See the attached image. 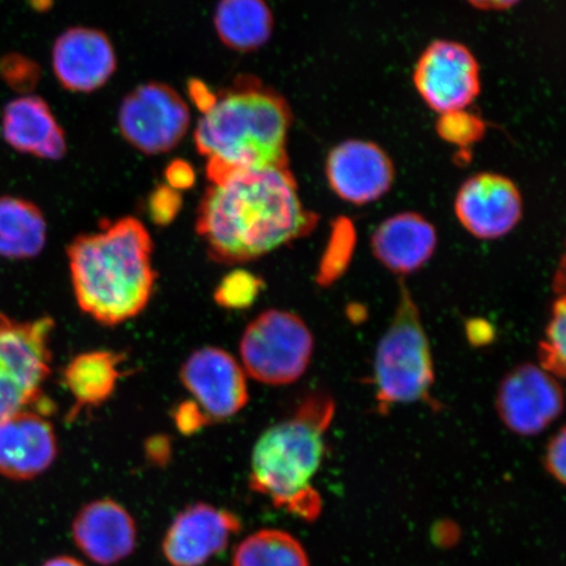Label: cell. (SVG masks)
Here are the masks:
<instances>
[{
	"instance_id": "obj_1",
	"label": "cell",
	"mask_w": 566,
	"mask_h": 566,
	"mask_svg": "<svg viewBox=\"0 0 566 566\" xmlns=\"http://www.w3.org/2000/svg\"><path fill=\"white\" fill-rule=\"evenodd\" d=\"M316 223L289 166L268 167L211 182L198 208L196 231L212 261L237 265L307 237Z\"/></svg>"
},
{
	"instance_id": "obj_2",
	"label": "cell",
	"mask_w": 566,
	"mask_h": 566,
	"mask_svg": "<svg viewBox=\"0 0 566 566\" xmlns=\"http://www.w3.org/2000/svg\"><path fill=\"white\" fill-rule=\"evenodd\" d=\"M153 251L150 232L133 217L75 238L67 259L77 306L106 327L138 316L157 281Z\"/></svg>"
},
{
	"instance_id": "obj_3",
	"label": "cell",
	"mask_w": 566,
	"mask_h": 566,
	"mask_svg": "<svg viewBox=\"0 0 566 566\" xmlns=\"http://www.w3.org/2000/svg\"><path fill=\"white\" fill-rule=\"evenodd\" d=\"M290 127L285 98L254 77H239L216 95L195 130L210 184L237 172L289 166Z\"/></svg>"
},
{
	"instance_id": "obj_4",
	"label": "cell",
	"mask_w": 566,
	"mask_h": 566,
	"mask_svg": "<svg viewBox=\"0 0 566 566\" xmlns=\"http://www.w3.org/2000/svg\"><path fill=\"white\" fill-rule=\"evenodd\" d=\"M335 412V400L316 392L289 419L265 430L252 451L251 490L290 514L314 521L322 512V499L313 481L325 457V436Z\"/></svg>"
},
{
	"instance_id": "obj_5",
	"label": "cell",
	"mask_w": 566,
	"mask_h": 566,
	"mask_svg": "<svg viewBox=\"0 0 566 566\" xmlns=\"http://www.w3.org/2000/svg\"><path fill=\"white\" fill-rule=\"evenodd\" d=\"M434 380L433 354L420 310L401 281L398 306L375 353L374 386L379 412L428 401Z\"/></svg>"
},
{
	"instance_id": "obj_6",
	"label": "cell",
	"mask_w": 566,
	"mask_h": 566,
	"mask_svg": "<svg viewBox=\"0 0 566 566\" xmlns=\"http://www.w3.org/2000/svg\"><path fill=\"white\" fill-rule=\"evenodd\" d=\"M52 317L20 322L0 314V420L34 409L51 374Z\"/></svg>"
},
{
	"instance_id": "obj_7",
	"label": "cell",
	"mask_w": 566,
	"mask_h": 566,
	"mask_svg": "<svg viewBox=\"0 0 566 566\" xmlns=\"http://www.w3.org/2000/svg\"><path fill=\"white\" fill-rule=\"evenodd\" d=\"M314 349V336L303 318L289 311L268 310L248 325L239 350L251 378L269 386H286L307 371Z\"/></svg>"
},
{
	"instance_id": "obj_8",
	"label": "cell",
	"mask_w": 566,
	"mask_h": 566,
	"mask_svg": "<svg viewBox=\"0 0 566 566\" xmlns=\"http://www.w3.org/2000/svg\"><path fill=\"white\" fill-rule=\"evenodd\" d=\"M190 125L188 104L163 83H146L124 98L118 127L127 144L157 155L174 150L187 136Z\"/></svg>"
},
{
	"instance_id": "obj_9",
	"label": "cell",
	"mask_w": 566,
	"mask_h": 566,
	"mask_svg": "<svg viewBox=\"0 0 566 566\" xmlns=\"http://www.w3.org/2000/svg\"><path fill=\"white\" fill-rule=\"evenodd\" d=\"M413 83L431 111L455 115L469 108L480 95L479 62L460 42L438 40L417 61Z\"/></svg>"
},
{
	"instance_id": "obj_10",
	"label": "cell",
	"mask_w": 566,
	"mask_h": 566,
	"mask_svg": "<svg viewBox=\"0 0 566 566\" xmlns=\"http://www.w3.org/2000/svg\"><path fill=\"white\" fill-rule=\"evenodd\" d=\"M180 379L207 423L231 419L250 400L242 365L214 346L190 354L181 366Z\"/></svg>"
},
{
	"instance_id": "obj_11",
	"label": "cell",
	"mask_w": 566,
	"mask_h": 566,
	"mask_svg": "<svg viewBox=\"0 0 566 566\" xmlns=\"http://www.w3.org/2000/svg\"><path fill=\"white\" fill-rule=\"evenodd\" d=\"M495 408L501 421L513 433L537 436L562 416L563 387L541 366H516L502 379Z\"/></svg>"
},
{
	"instance_id": "obj_12",
	"label": "cell",
	"mask_w": 566,
	"mask_h": 566,
	"mask_svg": "<svg viewBox=\"0 0 566 566\" xmlns=\"http://www.w3.org/2000/svg\"><path fill=\"white\" fill-rule=\"evenodd\" d=\"M455 214L460 224L480 240H497L511 233L523 217L518 187L506 176L484 172L459 188Z\"/></svg>"
},
{
	"instance_id": "obj_13",
	"label": "cell",
	"mask_w": 566,
	"mask_h": 566,
	"mask_svg": "<svg viewBox=\"0 0 566 566\" xmlns=\"http://www.w3.org/2000/svg\"><path fill=\"white\" fill-rule=\"evenodd\" d=\"M325 176L343 201L367 205L385 197L395 181V166L388 154L370 140L348 139L328 154Z\"/></svg>"
},
{
	"instance_id": "obj_14",
	"label": "cell",
	"mask_w": 566,
	"mask_h": 566,
	"mask_svg": "<svg viewBox=\"0 0 566 566\" xmlns=\"http://www.w3.org/2000/svg\"><path fill=\"white\" fill-rule=\"evenodd\" d=\"M242 522L224 509L188 506L176 516L163 539V554L172 566H202L228 548Z\"/></svg>"
},
{
	"instance_id": "obj_15",
	"label": "cell",
	"mask_w": 566,
	"mask_h": 566,
	"mask_svg": "<svg viewBox=\"0 0 566 566\" xmlns=\"http://www.w3.org/2000/svg\"><path fill=\"white\" fill-rule=\"evenodd\" d=\"M56 454L54 427L41 410H21L0 420V475L32 480L51 469Z\"/></svg>"
},
{
	"instance_id": "obj_16",
	"label": "cell",
	"mask_w": 566,
	"mask_h": 566,
	"mask_svg": "<svg viewBox=\"0 0 566 566\" xmlns=\"http://www.w3.org/2000/svg\"><path fill=\"white\" fill-rule=\"evenodd\" d=\"M52 63L63 88L90 94L116 73L117 56L108 35L94 28L75 27L55 40Z\"/></svg>"
},
{
	"instance_id": "obj_17",
	"label": "cell",
	"mask_w": 566,
	"mask_h": 566,
	"mask_svg": "<svg viewBox=\"0 0 566 566\" xmlns=\"http://www.w3.org/2000/svg\"><path fill=\"white\" fill-rule=\"evenodd\" d=\"M73 539L92 563L116 565L129 557L137 547L136 521L116 501H92L75 515Z\"/></svg>"
},
{
	"instance_id": "obj_18",
	"label": "cell",
	"mask_w": 566,
	"mask_h": 566,
	"mask_svg": "<svg viewBox=\"0 0 566 566\" xmlns=\"http://www.w3.org/2000/svg\"><path fill=\"white\" fill-rule=\"evenodd\" d=\"M433 224L417 212H399L385 219L371 237V250L389 272L400 275L419 272L437 250Z\"/></svg>"
},
{
	"instance_id": "obj_19",
	"label": "cell",
	"mask_w": 566,
	"mask_h": 566,
	"mask_svg": "<svg viewBox=\"0 0 566 566\" xmlns=\"http://www.w3.org/2000/svg\"><path fill=\"white\" fill-rule=\"evenodd\" d=\"M0 129L7 145L13 150L40 159L59 160L65 157V132L44 98L28 95L7 104Z\"/></svg>"
},
{
	"instance_id": "obj_20",
	"label": "cell",
	"mask_w": 566,
	"mask_h": 566,
	"mask_svg": "<svg viewBox=\"0 0 566 566\" xmlns=\"http://www.w3.org/2000/svg\"><path fill=\"white\" fill-rule=\"evenodd\" d=\"M123 360L122 354L109 350L82 353L71 359L63 373V380L75 399L71 417L82 408L101 406L111 398L122 377Z\"/></svg>"
},
{
	"instance_id": "obj_21",
	"label": "cell",
	"mask_w": 566,
	"mask_h": 566,
	"mask_svg": "<svg viewBox=\"0 0 566 566\" xmlns=\"http://www.w3.org/2000/svg\"><path fill=\"white\" fill-rule=\"evenodd\" d=\"M214 25L224 45L247 53L271 40L274 19L265 0H219Z\"/></svg>"
},
{
	"instance_id": "obj_22",
	"label": "cell",
	"mask_w": 566,
	"mask_h": 566,
	"mask_svg": "<svg viewBox=\"0 0 566 566\" xmlns=\"http://www.w3.org/2000/svg\"><path fill=\"white\" fill-rule=\"evenodd\" d=\"M48 224L39 207L19 197H0V256L27 260L44 250Z\"/></svg>"
},
{
	"instance_id": "obj_23",
	"label": "cell",
	"mask_w": 566,
	"mask_h": 566,
	"mask_svg": "<svg viewBox=\"0 0 566 566\" xmlns=\"http://www.w3.org/2000/svg\"><path fill=\"white\" fill-rule=\"evenodd\" d=\"M232 566H310L306 549L282 530H261L239 544Z\"/></svg>"
},
{
	"instance_id": "obj_24",
	"label": "cell",
	"mask_w": 566,
	"mask_h": 566,
	"mask_svg": "<svg viewBox=\"0 0 566 566\" xmlns=\"http://www.w3.org/2000/svg\"><path fill=\"white\" fill-rule=\"evenodd\" d=\"M566 301L564 293L552 307L546 335L539 346V360L543 370L557 379L565 377L566 367Z\"/></svg>"
},
{
	"instance_id": "obj_25",
	"label": "cell",
	"mask_w": 566,
	"mask_h": 566,
	"mask_svg": "<svg viewBox=\"0 0 566 566\" xmlns=\"http://www.w3.org/2000/svg\"><path fill=\"white\" fill-rule=\"evenodd\" d=\"M264 282L251 272L235 271L226 275L216 289L219 306L230 310L250 307L263 292Z\"/></svg>"
},
{
	"instance_id": "obj_26",
	"label": "cell",
	"mask_w": 566,
	"mask_h": 566,
	"mask_svg": "<svg viewBox=\"0 0 566 566\" xmlns=\"http://www.w3.org/2000/svg\"><path fill=\"white\" fill-rule=\"evenodd\" d=\"M566 430L560 428L557 433L551 438L547 444L546 455H544V465L546 471L557 483L565 484L566 476Z\"/></svg>"
},
{
	"instance_id": "obj_27",
	"label": "cell",
	"mask_w": 566,
	"mask_h": 566,
	"mask_svg": "<svg viewBox=\"0 0 566 566\" xmlns=\"http://www.w3.org/2000/svg\"><path fill=\"white\" fill-rule=\"evenodd\" d=\"M150 208L155 222L161 224L171 222L180 208L179 193L169 187L160 188L153 196Z\"/></svg>"
},
{
	"instance_id": "obj_28",
	"label": "cell",
	"mask_w": 566,
	"mask_h": 566,
	"mask_svg": "<svg viewBox=\"0 0 566 566\" xmlns=\"http://www.w3.org/2000/svg\"><path fill=\"white\" fill-rule=\"evenodd\" d=\"M168 187L175 190L187 189L193 186V169L184 161H175L167 169Z\"/></svg>"
},
{
	"instance_id": "obj_29",
	"label": "cell",
	"mask_w": 566,
	"mask_h": 566,
	"mask_svg": "<svg viewBox=\"0 0 566 566\" xmlns=\"http://www.w3.org/2000/svg\"><path fill=\"white\" fill-rule=\"evenodd\" d=\"M467 2L478 10L505 11L513 9L521 0H467Z\"/></svg>"
},
{
	"instance_id": "obj_30",
	"label": "cell",
	"mask_w": 566,
	"mask_h": 566,
	"mask_svg": "<svg viewBox=\"0 0 566 566\" xmlns=\"http://www.w3.org/2000/svg\"><path fill=\"white\" fill-rule=\"evenodd\" d=\"M42 566H86L82 562L77 560V558L70 556H56L51 558V560L46 562Z\"/></svg>"
},
{
	"instance_id": "obj_31",
	"label": "cell",
	"mask_w": 566,
	"mask_h": 566,
	"mask_svg": "<svg viewBox=\"0 0 566 566\" xmlns=\"http://www.w3.org/2000/svg\"><path fill=\"white\" fill-rule=\"evenodd\" d=\"M33 3H39L41 7H44L46 3H51V0H33Z\"/></svg>"
}]
</instances>
